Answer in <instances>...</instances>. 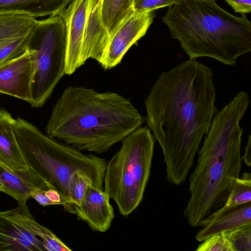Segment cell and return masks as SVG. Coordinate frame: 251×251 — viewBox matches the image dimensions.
Listing matches in <instances>:
<instances>
[{
  "mask_svg": "<svg viewBox=\"0 0 251 251\" xmlns=\"http://www.w3.org/2000/svg\"><path fill=\"white\" fill-rule=\"evenodd\" d=\"M103 24L111 38L118 27L134 11V0H99Z\"/></svg>",
  "mask_w": 251,
  "mask_h": 251,
  "instance_id": "19",
  "label": "cell"
},
{
  "mask_svg": "<svg viewBox=\"0 0 251 251\" xmlns=\"http://www.w3.org/2000/svg\"><path fill=\"white\" fill-rule=\"evenodd\" d=\"M36 20L25 14L0 13V47L29 34Z\"/></svg>",
  "mask_w": 251,
  "mask_h": 251,
  "instance_id": "18",
  "label": "cell"
},
{
  "mask_svg": "<svg viewBox=\"0 0 251 251\" xmlns=\"http://www.w3.org/2000/svg\"><path fill=\"white\" fill-rule=\"evenodd\" d=\"M0 191H1V188L0 187Z\"/></svg>",
  "mask_w": 251,
  "mask_h": 251,
  "instance_id": "28",
  "label": "cell"
},
{
  "mask_svg": "<svg viewBox=\"0 0 251 251\" xmlns=\"http://www.w3.org/2000/svg\"><path fill=\"white\" fill-rule=\"evenodd\" d=\"M251 224V202L227 206L224 204L201 221L198 226L202 227L195 236L199 242L216 234L230 231Z\"/></svg>",
  "mask_w": 251,
  "mask_h": 251,
  "instance_id": "13",
  "label": "cell"
},
{
  "mask_svg": "<svg viewBox=\"0 0 251 251\" xmlns=\"http://www.w3.org/2000/svg\"><path fill=\"white\" fill-rule=\"evenodd\" d=\"M1 190H2V189H1Z\"/></svg>",
  "mask_w": 251,
  "mask_h": 251,
  "instance_id": "29",
  "label": "cell"
},
{
  "mask_svg": "<svg viewBox=\"0 0 251 251\" xmlns=\"http://www.w3.org/2000/svg\"><path fill=\"white\" fill-rule=\"evenodd\" d=\"M0 186L1 192L13 198L18 205H25L38 189L53 188L33 169L14 172L0 166ZM54 189V188H53Z\"/></svg>",
  "mask_w": 251,
  "mask_h": 251,
  "instance_id": "14",
  "label": "cell"
},
{
  "mask_svg": "<svg viewBox=\"0 0 251 251\" xmlns=\"http://www.w3.org/2000/svg\"><path fill=\"white\" fill-rule=\"evenodd\" d=\"M29 34L0 47V65L19 57L25 52Z\"/></svg>",
  "mask_w": 251,
  "mask_h": 251,
  "instance_id": "23",
  "label": "cell"
},
{
  "mask_svg": "<svg viewBox=\"0 0 251 251\" xmlns=\"http://www.w3.org/2000/svg\"><path fill=\"white\" fill-rule=\"evenodd\" d=\"M212 70L189 58L158 76L145 100L148 126L161 147L166 178L186 179L201 141L218 111Z\"/></svg>",
  "mask_w": 251,
  "mask_h": 251,
  "instance_id": "1",
  "label": "cell"
},
{
  "mask_svg": "<svg viewBox=\"0 0 251 251\" xmlns=\"http://www.w3.org/2000/svg\"><path fill=\"white\" fill-rule=\"evenodd\" d=\"M110 39L101 19L100 0H94L85 25L80 52L81 66L90 58L99 63Z\"/></svg>",
  "mask_w": 251,
  "mask_h": 251,
  "instance_id": "15",
  "label": "cell"
},
{
  "mask_svg": "<svg viewBox=\"0 0 251 251\" xmlns=\"http://www.w3.org/2000/svg\"><path fill=\"white\" fill-rule=\"evenodd\" d=\"M236 13L246 14L251 11V0H224Z\"/></svg>",
  "mask_w": 251,
  "mask_h": 251,
  "instance_id": "26",
  "label": "cell"
},
{
  "mask_svg": "<svg viewBox=\"0 0 251 251\" xmlns=\"http://www.w3.org/2000/svg\"><path fill=\"white\" fill-rule=\"evenodd\" d=\"M15 119L6 110L0 109V166L14 172L28 170L14 130Z\"/></svg>",
  "mask_w": 251,
  "mask_h": 251,
  "instance_id": "16",
  "label": "cell"
},
{
  "mask_svg": "<svg viewBox=\"0 0 251 251\" xmlns=\"http://www.w3.org/2000/svg\"><path fill=\"white\" fill-rule=\"evenodd\" d=\"M251 175L246 172L234 182L224 204L227 206H235L251 202Z\"/></svg>",
  "mask_w": 251,
  "mask_h": 251,
  "instance_id": "20",
  "label": "cell"
},
{
  "mask_svg": "<svg viewBox=\"0 0 251 251\" xmlns=\"http://www.w3.org/2000/svg\"><path fill=\"white\" fill-rule=\"evenodd\" d=\"M119 151L107 163L103 190L124 216L142 201L149 180L155 139L147 126L138 128L122 141Z\"/></svg>",
  "mask_w": 251,
  "mask_h": 251,
  "instance_id": "6",
  "label": "cell"
},
{
  "mask_svg": "<svg viewBox=\"0 0 251 251\" xmlns=\"http://www.w3.org/2000/svg\"><path fill=\"white\" fill-rule=\"evenodd\" d=\"M215 0H178L162 18L189 58H212L229 66L251 50V24Z\"/></svg>",
  "mask_w": 251,
  "mask_h": 251,
  "instance_id": "4",
  "label": "cell"
},
{
  "mask_svg": "<svg viewBox=\"0 0 251 251\" xmlns=\"http://www.w3.org/2000/svg\"><path fill=\"white\" fill-rule=\"evenodd\" d=\"M74 0H0V13H14L35 18L58 14Z\"/></svg>",
  "mask_w": 251,
  "mask_h": 251,
  "instance_id": "17",
  "label": "cell"
},
{
  "mask_svg": "<svg viewBox=\"0 0 251 251\" xmlns=\"http://www.w3.org/2000/svg\"><path fill=\"white\" fill-rule=\"evenodd\" d=\"M145 120L129 99L117 93L69 86L54 104L45 130L81 151L102 153Z\"/></svg>",
  "mask_w": 251,
  "mask_h": 251,
  "instance_id": "2",
  "label": "cell"
},
{
  "mask_svg": "<svg viewBox=\"0 0 251 251\" xmlns=\"http://www.w3.org/2000/svg\"><path fill=\"white\" fill-rule=\"evenodd\" d=\"M67 44L66 25L60 15L36 20L26 45L34 67L32 107L43 106L65 75Z\"/></svg>",
  "mask_w": 251,
  "mask_h": 251,
  "instance_id": "7",
  "label": "cell"
},
{
  "mask_svg": "<svg viewBox=\"0 0 251 251\" xmlns=\"http://www.w3.org/2000/svg\"><path fill=\"white\" fill-rule=\"evenodd\" d=\"M202 242L196 251H232L228 241L222 233L212 235Z\"/></svg>",
  "mask_w": 251,
  "mask_h": 251,
  "instance_id": "24",
  "label": "cell"
},
{
  "mask_svg": "<svg viewBox=\"0 0 251 251\" xmlns=\"http://www.w3.org/2000/svg\"><path fill=\"white\" fill-rule=\"evenodd\" d=\"M94 0H74L58 14L64 20L67 32L65 75L81 67L80 52L88 15Z\"/></svg>",
  "mask_w": 251,
  "mask_h": 251,
  "instance_id": "10",
  "label": "cell"
},
{
  "mask_svg": "<svg viewBox=\"0 0 251 251\" xmlns=\"http://www.w3.org/2000/svg\"><path fill=\"white\" fill-rule=\"evenodd\" d=\"M34 67L26 49L18 57L0 65V93L31 103Z\"/></svg>",
  "mask_w": 251,
  "mask_h": 251,
  "instance_id": "12",
  "label": "cell"
},
{
  "mask_svg": "<svg viewBox=\"0 0 251 251\" xmlns=\"http://www.w3.org/2000/svg\"><path fill=\"white\" fill-rule=\"evenodd\" d=\"M91 184H93L92 181L85 174L79 172L74 173L72 176L68 187V198L70 202V204L68 206L70 205H79L84 196L88 186Z\"/></svg>",
  "mask_w": 251,
  "mask_h": 251,
  "instance_id": "21",
  "label": "cell"
},
{
  "mask_svg": "<svg viewBox=\"0 0 251 251\" xmlns=\"http://www.w3.org/2000/svg\"><path fill=\"white\" fill-rule=\"evenodd\" d=\"M232 251H251V224L222 233Z\"/></svg>",
  "mask_w": 251,
  "mask_h": 251,
  "instance_id": "22",
  "label": "cell"
},
{
  "mask_svg": "<svg viewBox=\"0 0 251 251\" xmlns=\"http://www.w3.org/2000/svg\"><path fill=\"white\" fill-rule=\"evenodd\" d=\"M155 11L130 13L111 37L99 64L104 70L120 64L128 49L146 34Z\"/></svg>",
  "mask_w": 251,
  "mask_h": 251,
  "instance_id": "9",
  "label": "cell"
},
{
  "mask_svg": "<svg viewBox=\"0 0 251 251\" xmlns=\"http://www.w3.org/2000/svg\"><path fill=\"white\" fill-rule=\"evenodd\" d=\"M14 130L28 166L68 200L69 184L73 175L77 172L85 174L93 185L103 190L107 164L105 159L84 154L71 146L44 134L21 118L15 119Z\"/></svg>",
  "mask_w": 251,
  "mask_h": 251,
  "instance_id": "5",
  "label": "cell"
},
{
  "mask_svg": "<svg viewBox=\"0 0 251 251\" xmlns=\"http://www.w3.org/2000/svg\"><path fill=\"white\" fill-rule=\"evenodd\" d=\"M249 103L248 94L239 92L212 119L189 178L190 196L183 215L192 226H198L212 210L225 204L240 177L243 162L240 122Z\"/></svg>",
  "mask_w": 251,
  "mask_h": 251,
  "instance_id": "3",
  "label": "cell"
},
{
  "mask_svg": "<svg viewBox=\"0 0 251 251\" xmlns=\"http://www.w3.org/2000/svg\"><path fill=\"white\" fill-rule=\"evenodd\" d=\"M178 0H134L133 10L136 12L155 11L175 4Z\"/></svg>",
  "mask_w": 251,
  "mask_h": 251,
  "instance_id": "25",
  "label": "cell"
},
{
  "mask_svg": "<svg viewBox=\"0 0 251 251\" xmlns=\"http://www.w3.org/2000/svg\"><path fill=\"white\" fill-rule=\"evenodd\" d=\"M50 231L36 221L27 204L0 211V251H47L42 240Z\"/></svg>",
  "mask_w": 251,
  "mask_h": 251,
  "instance_id": "8",
  "label": "cell"
},
{
  "mask_svg": "<svg viewBox=\"0 0 251 251\" xmlns=\"http://www.w3.org/2000/svg\"><path fill=\"white\" fill-rule=\"evenodd\" d=\"M243 161L248 167H250L251 164V135L248 137L247 144L245 149V153L242 157Z\"/></svg>",
  "mask_w": 251,
  "mask_h": 251,
  "instance_id": "27",
  "label": "cell"
},
{
  "mask_svg": "<svg viewBox=\"0 0 251 251\" xmlns=\"http://www.w3.org/2000/svg\"><path fill=\"white\" fill-rule=\"evenodd\" d=\"M110 199L103 190L91 184L79 205H70L64 209L76 215L93 230L104 232L110 228L114 218Z\"/></svg>",
  "mask_w": 251,
  "mask_h": 251,
  "instance_id": "11",
  "label": "cell"
}]
</instances>
